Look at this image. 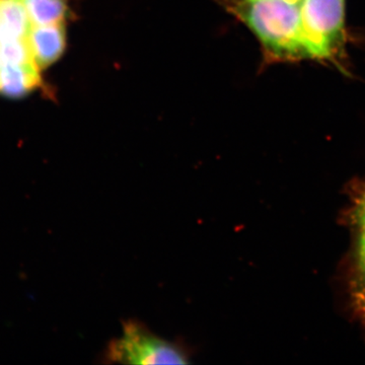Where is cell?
<instances>
[{
	"instance_id": "obj_1",
	"label": "cell",
	"mask_w": 365,
	"mask_h": 365,
	"mask_svg": "<svg viewBox=\"0 0 365 365\" xmlns=\"http://www.w3.org/2000/svg\"><path fill=\"white\" fill-rule=\"evenodd\" d=\"M260 44L263 66L316 62L348 73L346 0H216Z\"/></svg>"
},
{
	"instance_id": "obj_2",
	"label": "cell",
	"mask_w": 365,
	"mask_h": 365,
	"mask_svg": "<svg viewBox=\"0 0 365 365\" xmlns=\"http://www.w3.org/2000/svg\"><path fill=\"white\" fill-rule=\"evenodd\" d=\"M106 364H189L192 351L186 344L160 337L137 319L122 323V335L108 343Z\"/></svg>"
},
{
	"instance_id": "obj_3",
	"label": "cell",
	"mask_w": 365,
	"mask_h": 365,
	"mask_svg": "<svg viewBox=\"0 0 365 365\" xmlns=\"http://www.w3.org/2000/svg\"><path fill=\"white\" fill-rule=\"evenodd\" d=\"M348 220L353 235L350 295L357 316L365 324V182L352 194Z\"/></svg>"
},
{
	"instance_id": "obj_4",
	"label": "cell",
	"mask_w": 365,
	"mask_h": 365,
	"mask_svg": "<svg viewBox=\"0 0 365 365\" xmlns=\"http://www.w3.org/2000/svg\"><path fill=\"white\" fill-rule=\"evenodd\" d=\"M34 61L47 68L63 55L66 48V23L33 26L26 36Z\"/></svg>"
},
{
	"instance_id": "obj_5",
	"label": "cell",
	"mask_w": 365,
	"mask_h": 365,
	"mask_svg": "<svg viewBox=\"0 0 365 365\" xmlns=\"http://www.w3.org/2000/svg\"><path fill=\"white\" fill-rule=\"evenodd\" d=\"M42 83L39 67L36 64L2 62L0 67V93L9 98H21Z\"/></svg>"
},
{
	"instance_id": "obj_6",
	"label": "cell",
	"mask_w": 365,
	"mask_h": 365,
	"mask_svg": "<svg viewBox=\"0 0 365 365\" xmlns=\"http://www.w3.org/2000/svg\"><path fill=\"white\" fill-rule=\"evenodd\" d=\"M32 26L24 0H0V43L26 38Z\"/></svg>"
},
{
	"instance_id": "obj_7",
	"label": "cell",
	"mask_w": 365,
	"mask_h": 365,
	"mask_svg": "<svg viewBox=\"0 0 365 365\" xmlns=\"http://www.w3.org/2000/svg\"><path fill=\"white\" fill-rule=\"evenodd\" d=\"M33 26L66 23L71 0H24Z\"/></svg>"
},
{
	"instance_id": "obj_8",
	"label": "cell",
	"mask_w": 365,
	"mask_h": 365,
	"mask_svg": "<svg viewBox=\"0 0 365 365\" xmlns=\"http://www.w3.org/2000/svg\"><path fill=\"white\" fill-rule=\"evenodd\" d=\"M0 55L2 62L7 63L36 64L26 37L0 43Z\"/></svg>"
},
{
	"instance_id": "obj_9",
	"label": "cell",
	"mask_w": 365,
	"mask_h": 365,
	"mask_svg": "<svg viewBox=\"0 0 365 365\" xmlns=\"http://www.w3.org/2000/svg\"><path fill=\"white\" fill-rule=\"evenodd\" d=\"M2 66V58H1V55H0V67H1Z\"/></svg>"
}]
</instances>
